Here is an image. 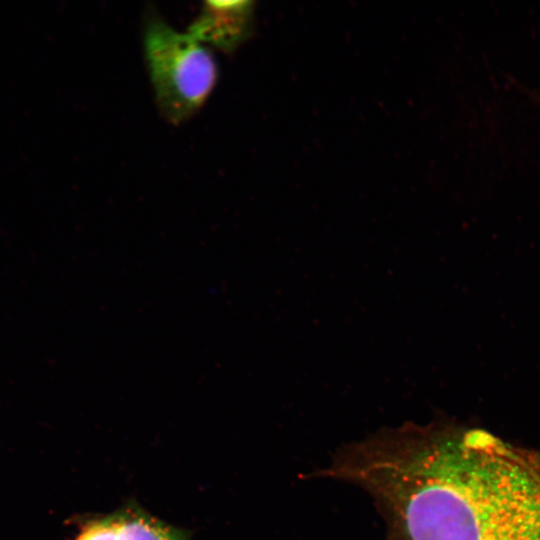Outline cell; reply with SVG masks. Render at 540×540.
<instances>
[{"label":"cell","instance_id":"cell-1","mask_svg":"<svg viewBox=\"0 0 540 540\" xmlns=\"http://www.w3.org/2000/svg\"><path fill=\"white\" fill-rule=\"evenodd\" d=\"M326 475L373 498L386 540H540V456L485 430L404 424L341 448Z\"/></svg>","mask_w":540,"mask_h":540},{"label":"cell","instance_id":"cell-2","mask_svg":"<svg viewBox=\"0 0 540 540\" xmlns=\"http://www.w3.org/2000/svg\"><path fill=\"white\" fill-rule=\"evenodd\" d=\"M143 50L161 114L173 125L182 124L202 108L216 85L211 49L153 13L144 24Z\"/></svg>","mask_w":540,"mask_h":540},{"label":"cell","instance_id":"cell-5","mask_svg":"<svg viewBox=\"0 0 540 540\" xmlns=\"http://www.w3.org/2000/svg\"><path fill=\"white\" fill-rule=\"evenodd\" d=\"M74 540H125L114 515H107L86 522Z\"/></svg>","mask_w":540,"mask_h":540},{"label":"cell","instance_id":"cell-3","mask_svg":"<svg viewBox=\"0 0 540 540\" xmlns=\"http://www.w3.org/2000/svg\"><path fill=\"white\" fill-rule=\"evenodd\" d=\"M253 18L251 1H206L187 32L207 47L229 53L247 39Z\"/></svg>","mask_w":540,"mask_h":540},{"label":"cell","instance_id":"cell-4","mask_svg":"<svg viewBox=\"0 0 540 540\" xmlns=\"http://www.w3.org/2000/svg\"><path fill=\"white\" fill-rule=\"evenodd\" d=\"M114 514L125 540H188L181 529L138 506H126Z\"/></svg>","mask_w":540,"mask_h":540}]
</instances>
